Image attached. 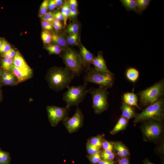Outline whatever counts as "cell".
<instances>
[{
    "mask_svg": "<svg viewBox=\"0 0 164 164\" xmlns=\"http://www.w3.org/2000/svg\"><path fill=\"white\" fill-rule=\"evenodd\" d=\"M75 76L73 73L66 67H54L48 70L45 78L50 89L59 91L68 88Z\"/></svg>",
    "mask_w": 164,
    "mask_h": 164,
    "instance_id": "cell-1",
    "label": "cell"
},
{
    "mask_svg": "<svg viewBox=\"0 0 164 164\" xmlns=\"http://www.w3.org/2000/svg\"><path fill=\"white\" fill-rule=\"evenodd\" d=\"M85 71L83 77L84 82L93 83L107 89L111 88L114 84L115 76L110 70L104 71L90 67Z\"/></svg>",
    "mask_w": 164,
    "mask_h": 164,
    "instance_id": "cell-2",
    "label": "cell"
},
{
    "mask_svg": "<svg viewBox=\"0 0 164 164\" xmlns=\"http://www.w3.org/2000/svg\"><path fill=\"white\" fill-rule=\"evenodd\" d=\"M164 118V99L162 97L151 104L139 113H136L134 120L135 123L149 121H160Z\"/></svg>",
    "mask_w": 164,
    "mask_h": 164,
    "instance_id": "cell-3",
    "label": "cell"
},
{
    "mask_svg": "<svg viewBox=\"0 0 164 164\" xmlns=\"http://www.w3.org/2000/svg\"><path fill=\"white\" fill-rule=\"evenodd\" d=\"M164 93V80L162 79L148 88L139 91L140 104L146 106L163 97Z\"/></svg>",
    "mask_w": 164,
    "mask_h": 164,
    "instance_id": "cell-4",
    "label": "cell"
},
{
    "mask_svg": "<svg viewBox=\"0 0 164 164\" xmlns=\"http://www.w3.org/2000/svg\"><path fill=\"white\" fill-rule=\"evenodd\" d=\"M108 89L99 87L97 88L91 87L87 89V93L92 97V107L95 113L100 114L106 110L109 107L108 100L109 93Z\"/></svg>",
    "mask_w": 164,
    "mask_h": 164,
    "instance_id": "cell-5",
    "label": "cell"
},
{
    "mask_svg": "<svg viewBox=\"0 0 164 164\" xmlns=\"http://www.w3.org/2000/svg\"><path fill=\"white\" fill-rule=\"evenodd\" d=\"M88 82H84L82 85L70 86L63 95V100L66 103L67 107L78 105L84 99L87 93Z\"/></svg>",
    "mask_w": 164,
    "mask_h": 164,
    "instance_id": "cell-6",
    "label": "cell"
},
{
    "mask_svg": "<svg viewBox=\"0 0 164 164\" xmlns=\"http://www.w3.org/2000/svg\"><path fill=\"white\" fill-rule=\"evenodd\" d=\"M60 55L65 67L72 71L75 76L79 77L82 71H84L79 53L74 50L68 47L64 50Z\"/></svg>",
    "mask_w": 164,
    "mask_h": 164,
    "instance_id": "cell-7",
    "label": "cell"
},
{
    "mask_svg": "<svg viewBox=\"0 0 164 164\" xmlns=\"http://www.w3.org/2000/svg\"><path fill=\"white\" fill-rule=\"evenodd\" d=\"M159 121H149L144 122L141 130L145 141H155L158 140L162 133V128Z\"/></svg>",
    "mask_w": 164,
    "mask_h": 164,
    "instance_id": "cell-8",
    "label": "cell"
},
{
    "mask_svg": "<svg viewBox=\"0 0 164 164\" xmlns=\"http://www.w3.org/2000/svg\"><path fill=\"white\" fill-rule=\"evenodd\" d=\"M46 110L50 125L53 127H56L60 121L68 117L70 108L49 105L47 106Z\"/></svg>",
    "mask_w": 164,
    "mask_h": 164,
    "instance_id": "cell-9",
    "label": "cell"
},
{
    "mask_svg": "<svg viewBox=\"0 0 164 164\" xmlns=\"http://www.w3.org/2000/svg\"><path fill=\"white\" fill-rule=\"evenodd\" d=\"M84 120V114L77 106L74 115L70 118L68 117L63 122L68 132L72 133L77 132L82 127Z\"/></svg>",
    "mask_w": 164,
    "mask_h": 164,
    "instance_id": "cell-10",
    "label": "cell"
},
{
    "mask_svg": "<svg viewBox=\"0 0 164 164\" xmlns=\"http://www.w3.org/2000/svg\"><path fill=\"white\" fill-rule=\"evenodd\" d=\"M78 45L80 50L79 55L85 71L90 68L95 56L89 51L81 42H79Z\"/></svg>",
    "mask_w": 164,
    "mask_h": 164,
    "instance_id": "cell-11",
    "label": "cell"
},
{
    "mask_svg": "<svg viewBox=\"0 0 164 164\" xmlns=\"http://www.w3.org/2000/svg\"><path fill=\"white\" fill-rule=\"evenodd\" d=\"M12 73L17 78L18 83L26 81L33 76L32 70H24L19 69L13 65L11 67Z\"/></svg>",
    "mask_w": 164,
    "mask_h": 164,
    "instance_id": "cell-12",
    "label": "cell"
},
{
    "mask_svg": "<svg viewBox=\"0 0 164 164\" xmlns=\"http://www.w3.org/2000/svg\"><path fill=\"white\" fill-rule=\"evenodd\" d=\"M92 64L94 66V67L97 70L104 71L109 70L108 68L102 51L98 53L97 56H95L93 60Z\"/></svg>",
    "mask_w": 164,
    "mask_h": 164,
    "instance_id": "cell-13",
    "label": "cell"
},
{
    "mask_svg": "<svg viewBox=\"0 0 164 164\" xmlns=\"http://www.w3.org/2000/svg\"><path fill=\"white\" fill-rule=\"evenodd\" d=\"M13 65L20 70H29L32 69L27 63L23 58L18 51H16L13 58Z\"/></svg>",
    "mask_w": 164,
    "mask_h": 164,
    "instance_id": "cell-14",
    "label": "cell"
},
{
    "mask_svg": "<svg viewBox=\"0 0 164 164\" xmlns=\"http://www.w3.org/2000/svg\"><path fill=\"white\" fill-rule=\"evenodd\" d=\"M120 109L122 111L121 116L124 118L128 120L135 118L136 113L134 107L123 102L121 105Z\"/></svg>",
    "mask_w": 164,
    "mask_h": 164,
    "instance_id": "cell-15",
    "label": "cell"
},
{
    "mask_svg": "<svg viewBox=\"0 0 164 164\" xmlns=\"http://www.w3.org/2000/svg\"><path fill=\"white\" fill-rule=\"evenodd\" d=\"M114 147L117 150V154L118 158H129L130 153L128 149L122 142H112Z\"/></svg>",
    "mask_w": 164,
    "mask_h": 164,
    "instance_id": "cell-16",
    "label": "cell"
},
{
    "mask_svg": "<svg viewBox=\"0 0 164 164\" xmlns=\"http://www.w3.org/2000/svg\"><path fill=\"white\" fill-rule=\"evenodd\" d=\"M124 103L133 107L135 106L139 109H142L138 104V97L132 92L124 93L122 96Z\"/></svg>",
    "mask_w": 164,
    "mask_h": 164,
    "instance_id": "cell-17",
    "label": "cell"
},
{
    "mask_svg": "<svg viewBox=\"0 0 164 164\" xmlns=\"http://www.w3.org/2000/svg\"><path fill=\"white\" fill-rule=\"evenodd\" d=\"M51 35L52 41L55 44L59 46L64 50L68 48L66 38L63 35L55 32H53Z\"/></svg>",
    "mask_w": 164,
    "mask_h": 164,
    "instance_id": "cell-18",
    "label": "cell"
},
{
    "mask_svg": "<svg viewBox=\"0 0 164 164\" xmlns=\"http://www.w3.org/2000/svg\"><path fill=\"white\" fill-rule=\"evenodd\" d=\"M128 120L121 116L115 126L110 131V133L114 135L121 131L125 130L127 126Z\"/></svg>",
    "mask_w": 164,
    "mask_h": 164,
    "instance_id": "cell-19",
    "label": "cell"
},
{
    "mask_svg": "<svg viewBox=\"0 0 164 164\" xmlns=\"http://www.w3.org/2000/svg\"><path fill=\"white\" fill-rule=\"evenodd\" d=\"M18 84L17 78L12 73L6 78L0 79V84L2 86H14Z\"/></svg>",
    "mask_w": 164,
    "mask_h": 164,
    "instance_id": "cell-20",
    "label": "cell"
},
{
    "mask_svg": "<svg viewBox=\"0 0 164 164\" xmlns=\"http://www.w3.org/2000/svg\"><path fill=\"white\" fill-rule=\"evenodd\" d=\"M126 76L129 81L134 83L137 81L139 77V72L135 68L130 67L126 70Z\"/></svg>",
    "mask_w": 164,
    "mask_h": 164,
    "instance_id": "cell-21",
    "label": "cell"
},
{
    "mask_svg": "<svg viewBox=\"0 0 164 164\" xmlns=\"http://www.w3.org/2000/svg\"><path fill=\"white\" fill-rule=\"evenodd\" d=\"M120 1L127 11H133L137 13L136 0H120Z\"/></svg>",
    "mask_w": 164,
    "mask_h": 164,
    "instance_id": "cell-22",
    "label": "cell"
},
{
    "mask_svg": "<svg viewBox=\"0 0 164 164\" xmlns=\"http://www.w3.org/2000/svg\"><path fill=\"white\" fill-rule=\"evenodd\" d=\"M70 8L69 5L68 1H64V4L61 7V12L63 18V21L64 28H65L67 25V22L69 17Z\"/></svg>",
    "mask_w": 164,
    "mask_h": 164,
    "instance_id": "cell-23",
    "label": "cell"
},
{
    "mask_svg": "<svg viewBox=\"0 0 164 164\" xmlns=\"http://www.w3.org/2000/svg\"><path fill=\"white\" fill-rule=\"evenodd\" d=\"M151 0H136L137 13L141 15L149 6Z\"/></svg>",
    "mask_w": 164,
    "mask_h": 164,
    "instance_id": "cell-24",
    "label": "cell"
},
{
    "mask_svg": "<svg viewBox=\"0 0 164 164\" xmlns=\"http://www.w3.org/2000/svg\"><path fill=\"white\" fill-rule=\"evenodd\" d=\"M104 135H98L96 136L91 137L87 141L91 144L101 148L102 144L104 140Z\"/></svg>",
    "mask_w": 164,
    "mask_h": 164,
    "instance_id": "cell-25",
    "label": "cell"
},
{
    "mask_svg": "<svg viewBox=\"0 0 164 164\" xmlns=\"http://www.w3.org/2000/svg\"><path fill=\"white\" fill-rule=\"evenodd\" d=\"M11 159L9 152L2 150L0 147V164H10Z\"/></svg>",
    "mask_w": 164,
    "mask_h": 164,
    "instance_id": "cell-26",
    "label": "cell"
},
{
    "mask_svg": "<svg viewBox=\"0 0 164 164\" xmlns=\"http://www.w3.org/2000/svg\"><path fill=\"white\" fill-rule=\"evenodd\" d=\"M1 64L2 69L6 71L12 72L11 67L13 65V58H4L1 61Z\"/></svg>",
    "mask_w": 164,
    "mask_h": 164,
    "instance_id": "cell-27",
    "label": "cell"
},
{
    "mask_svg": "<svg viewBox=\"0 0 164 164\" xmlns=\"http://www.w3.org/2000/svg\"><path fill=\"white\" fill-rule=\"evenodd\" d=\"M46 49L50 54L60 55L64 50L56 44L48 45L46 47Z\"/></svg>",
    "mask_w": 164,
    "mask_h": 164,
    "instance_id": "cell-28",
    "label": "cell"
},
{
    "mask_svg": "<svg viewBox=\"0 0 164 164\" xmlns=\"http://www.w3.org/2000/svg\"><path fill=\"white\" fill-rule=\"evenodd\" d=\"M79 40L78 33L76 34H69L66 38L67 43L68 45H78Z\"/></svg>",
    "mask_w": 164,
    "mask_h": 164,
    "instance_id": "cell-29",
    "label": "cell"
},
{
    "mask_svg": "<svg viewBox=\"0 0 164 164\" xmlns=\"http://www.w3.org/2000/svg\"><path fill=\"white\" fill-rule=\"evenodd\" d=\"M66 26V31L69 34H76L78 33L79 26L77 23L73 22Z\"/></svg>",
    "mask_w": 164,
    "mask_h": 164,
    "instance_id": "cell-30",
    "label": "cell"
},
{
    "mask_svg": "<svg viewBox=\"0 0 164 164\" xmlns=\"http://www.w3.org/2000/svg\"><path fill=\"white\" fill-rule=\"evenodd\" d=\"M101 148L91 144L87 141L86 143V149L89 155H92L95 154L101 151Z\"/></svg>",
    "mask_w": 164,
    "mask_h": 164,
    "instance_id": "cell-31",
    "label": "cell"
},
{
    "mask_svg": "<svg viewBox=\"0 0 164 164\" xmlns=\"http://www.w3.org/2000/svg\"><path fill=\"white\" fill-rule=\"evenodd\" d=\"M41 38L43 43L45 44H49L52 41L51 34L49 31L44 30L42 31Z\"/></svg>",
    "mask_w": 164,
    "mask_h": 164,
    "instance_id": "cell-32",
    "label": "cell"
},
{
    "mask_svg": "<svg viewBox=\"0 0 164 164\" xmlns=\"http://www.w3.org/2000/svg\"><path fill=\"white\" fill-rule=\"evenodd\" d=\"M102 152L101 151L98 153L92 155H89L87 156L91 164H97L102 159L101 153Z\"/></svg>",
    "mask_w": 164,
    "mask_h": 164,
    "instance_id": "cell-33",
    "label": "cell"
},
{
    "mask_svg": "<svg viewBox=\"0 0 164 164\" xmlns=\"http://www.w3.org/2000/svg\"><path fill=\"white\" fill-rule=\"evenodd\" d=\"M49 2V0H44L41 5L39 12V16L40 17H42L47 12Z\"/></svg>",
    "mask_w": 164,
    "mask_h": 164,
    "instance_id": "cell-34",
    "label": "cell"
},
{
    "mask_svg": "<svg viewBox=\"0 0 164 164\" xmlns=\"http://www.w3.org/2000/svg\"><path fill=\"white\" fill-rule=\"evenodd\" d=\"M11 47L8 43L5 40H2V44L0 49V54L6 52L11 49Z\"/></svg>",
    "mask_w": 164,
    "mask_h": 164,
    "instance_id": "cell-35",
    "label": "cell"
},
{
    "mask_svg": "<svg viewBox=\"0 0 164 164\" xmlns=\"http://www.w3.org/2000/svg\"><path fill=\"white\" fill-rule=\"evenodd\" d=\"M102 148L104 150H108L113 152L115 149L112 142H109L105 139H104L102 144Z\"/></svg>",
    "mask_w": 164,
    "mask_h": 164,
    "instance_id": "cell-36",
    "label": "cell"
},
{
    "mask_svg": "<svg viewBox=\"0 0 164 164\" xmlns=\"http://www.w3.org/2000/svg\"><path fill=\"white\" fill-rule=\"evenodd\" d=\"M41 18L43 21L49 22L51 24L55 19L54 13L51 12H47Z\"/></svg>",
    "mask_w": 164,
    "mask_h": 164,
    "instance_id": "cell-37",
    "label": "cell"
},
{
    "mask_svg": "<svg viewBox=\"0 0 164 164\" xmlns=\"http://www.w3.org/2000/svg\"><path fill=\"white\" fill-rule=\"evenodd\" d=\"M16 52L13 49L1 54L4 58H13L16 54Z\"/></svg>",
    "mask_w": 164,
    "mask_h": 164,
    "instance_id": "cell-38",
    "label": "cell"
},
{
    "mask_svg": "<svg viewBox=\"0 0 164 164\" xmlns=\"http://www.w3.org/2000/svg\"><path fill=\"white\" fill-rule=\"evenodd\" d=\"M41 26L45 30L49 31L52 30L53 29L52 24L51 23L45 21L43 20L41 22Z\"/></svg>",
    "mask_w": 164,
    "mask_h": 164,
    "instance_id": "cell-39",
    "label": "cell"
},
{
    "mask_svg": "<svg viewBox=\"0 0 164 164\" xmlns=\"http://www.w3.org/2000/svg\"><path fill=\"white\" fill-rule=\"evenodd\" d=\"M53 27L56 31H59L61 30L62 28V25L60 21L55 19L52 22Z\"/></svg>",
    "mask_w": 164,
    "mask_h": 164,
    "instance_id": "cell-40",
    "label": "cell"
},
{
    "mask_svg": "<svg viewBox=\"0 0 164 164\" xmlns=\"http://www.w3.org/2000/svg\"><path fill=\"white\" fill-rule=\"evenodd\" d=\"M101 156L102 159L103 160H114L115 155L114 153L109 155H105L102 153V152Z\"/></svg>",
    "mask_w": 164,
    "mask_h": 164,
    "instance_id": "cell-41",
    "label": "cell"
},
{
    "mask_svg": "<svg viewBox=\"0 0 164 164\" xmlns=\"http://www.w3.org/2000/svg\"><path fill=\"white\" fill-rule=\"evenodd\" d=\"M117 162L118 164H131L129 158H118Z\"/></svg>",
    "mask_w": 164,
    "mask_h": 164,
    "instance_id": "cell-42",
    "label": "cell"
},
{
    "mask_svg": "<svg viewBox=\"0 0 164 164\" xmlns=\"http://www.w3.org/2000/svg\"><path fill=\"white\" fill-rule=\"evenodd\" d=\"M68 2L70 8L77 9L78 7L77 1L76 0H69Z\"/></svg>",
    "mask_w": 164,
    "mask_h": 164,
    "instance_id": "cell-43",
    "label": "cell"
},
{
    "mask_svg": "<svg viewBox=\"0 0 164 164\" xmlns=\"http://www.w3.org/2000/svg\"><path fill=\"white\" fill-rule=\"evenodd\" d=\"M97 164H118L117 161L114 160H101Z\"/></svg>",
    "mask_w": 164,
    "mask_h": 164,
    "instance_id": "cell-44",
    "label": "cell"
},
{
    "mask_svg": "<svg viewBox=\"0 0 164 164\" xmlns=\"http://www.w3.org/2000/svg\"><path fill=\"white\" fill-rule=\"evenodd\" d=\"M78 13L77 9L70 8L69 17L73 18L76 16Z\"/></svg>",
    "mask_w": 164,
    "mask_h": 164,
    "instance_id": "cell-45",
    "label": "cell"
},
{
    "mask_svg": "<svg viewBox=\"0 0 164 164\" xmlns=\"http://www.w3.org/2000/svg\"><path fill=\"white\" fill-rule=\"evenodd\" d=\"M54 15L55 19L60 21L63 20V17L61 12H57L54 13Z\"/></svg>",
    "mask_w": 164,
    "mask_h": 164,
    "instance_id": "cell-46",
    "label": "cell"
},
{
    "mask_svg": "<svg viewBox=\"0 0 164 164\" xmlns=\"http://www.w3.org/2000/svg\"><path fill=\"white\" fill-rule=\"evenodd\" d=\"M56 7V5L54 0L49 1L48 5V9L52 11Z\"/></svg>",
    "mask_w": 164,
    "mask_h": 164,
    "instance_id": "cell-47",
    "label": "cell"
},
{
    "mask_svg": "<svg viewBox=\"0 0 164 164\" xmlns=\"http://www.w3.org/2000/svg\"><path fill=\"white\" fill-rule=\"evenodd\" d=\"M56 7L58 8H60V7H62L63 6L64 1L62 0H54Z\"/></svg>",
    "mask_w": 164,
    "mask_h": 164,
    "instance_id": "cell-48",
    "label": "cell"
},
{
    "mask_svg": "<svg viewBox=\"0 0 164 164\" xmlns=\"http://www.w3.org/2000/svg\"><path fill=\"white\" fill-rule=\"evenodd\" d=\"M113 152L108 150H104L102 153L105 155H109L113 153Z\"/></svg>",
    "mask_w": 164,
    "mask_h": 164,
    "instance_id": "cell-49",
    "label": "cell"
},
{
    "mask_svg": "<svg viewBox=\"0 0 164 164\" xmlns=\"http://www.w3.org/2000/svg\"><path fill=\"white\" fill-rule=\"evenodd\" d=\"M143 164H154L151 162L148 159H146L143 161Z\"/></svg>",
    "mask_w": 164,
    "mask_h": 164,
    "instance_id": "cell-50",
    "label": "cell"
},
{
    "mask_svg": "<svg viewBox=\"0 0 164 164\" xmlns=\"http://www.w3.org/2000/svg\"><path fill=\"white\" fill-rule=\"evenodd\" d=\"M2 99V90L0 87V103Z\"/></svg>",
    "mask_w": 164,
    "mask_h": 164,
    "instance_id": "cell-51",
    "label": "cell"
},
{
    "mask_svg": "<svg viewBox=\"0 0 164 164\" xmlns=\"http://www.w3.org/2000/svg\"><path fill=\"white\" fill-rule=\"evenodd\" d=\"M2 44V40H1V39L0 38V49L1 47Z\"/></svg>",
    "mask_w": 164,
    "mask_h": 164,
    "instance_id": "cell-52",
    "label": "cell"
}]
</instances>
